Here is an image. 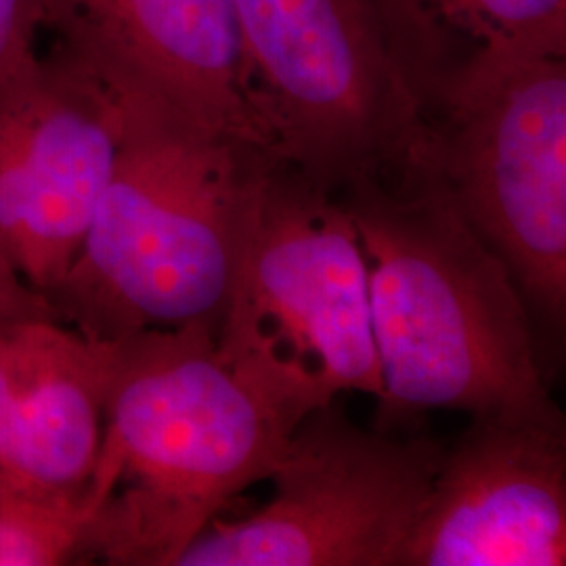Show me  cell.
Returning a JSON list of instances; mask_svg holds the SVG:
<instances>
[{
    "instance_id": "obj_15",
    "label": "cell",
    "mask_w": 566,
    "mask_h": 566,
    "mask_svg": "<svg viewBox=\"0 0 566 566\" xmlns=\"http://www.w3.org/2000/svg\"><path fill=\"white\" fill-rule=\"evenodd\" d=\"M55 317L51 304L0 254V322ZM57 319V317H55Z\"/></svg>"
},
{
    "instance_id": "obj_14",
    "label": "cell",
    "mask_w": 566,
    "mask_h": 566,
    "mask_svg": "<svg viewBox=\"0 0 566 566\" xmlns=\"http://www.w3.org/2000/svg\"><path fill=\"white\" fill-rule=\"evenodd\" d=\"M42 0H0V76L36 51Z\"/></svg>"
},
{
    "instance_id": "obj_3",
    "label": "cell",
    "mask_w": 566,
    "mask_h": 566,
    "mask_svg": "<svg viewBox=\"0 0 566 566\" xmlns=\"http://www.w3.org/2000/svg\"><path fill=\"white\" fill-rule=\"evenodd\" d=\"M214 325L114 340L86 560L177 566L206 526L266 481L292 430L221 359Z\"/></svg>"
},
{
    "instance_id": "obj_6",
    "label": "cell",
    "mask_w": 566,
    "mask_h": 566,
    "mask_svg": "<svg viewBox=\"0 0 566 566\" xmlns=\"http://www.w3.org/2000/svg\"><path fill=\"white\" fill-rule=\"evenodd\" d=\"M403 170L434 182L504 259L533 324L565 327L566 55L465 53Z\"/></svg>"
},
{
    "instance_id": "obj_5",
    "label": "cell",
    "mask_w": 566,
    "mask_h": 566,
    "mask_svg": "<svg viewBox=\"0 0 566 566\" xmlns=\"http://www.w3.org/2000/svg\"><path fill=\"white\" fill-rule=\"evenodd\" d=\"M214 340L292 432L340 392L382 395L355 221L336 193L271 154L243 203Z\"/></svg>"
},
{
    "instance_id": "obj_13",
    "label": "cell",
    "mask_w": 566,
    "mask_h": 566,
    "mask_svg": "<svg viewBox=\"0 0 566 566\" xmlns=\"http://www.w3.org/2000/svg\"><path fill=\"white\" fill-rule=\"evenodd\" d=\"M464 51L566 55V0H426Z\"/></svg>"
},
{
    "instance_id": "obj_10",
    "label": "cell",
    "mask_w": 566,
    "mask_h": 566,
    "mask_svg": "<svg viewBox=\"0 0 566 566\" xmlns=\"http://www.w3.org/2000/svg\"><path fill=\"white\" fill-rule=\"evenodd\" d=\"M42 20L55 46L91 70L273 154L235 0H42Z\"/></svg>"
},
{
    "instance_id": "obj_2",
    "label": "cell",
    "mask_w": 566,
    "mask_h": 566,
    "mask_svg": "<svg viewBox=\"0 0 566 566\" xmlns=\"http://www.w3.org/2000/svg\"><path fill=\"white\" fill-rule=\"evenodd\" d=\"M95 74L118 107V149L81 250L46 296L51 311L103 343L191 324L217 329L243 203L269 151L135 82Z\"/></svg>"
},
{
    "instance_id": "obj_9",
    "label": "cell",
    "mask_w": 566,
    "mask_h": 566,
    "mask_svg": "<svg viewBox=\"0 0 566 566\" xmlns=\"http://www.w3.org/2000/svg\"><path fill=\"white\" fill-rule=\"evenodd\" d=\"M566 565L558 405L470 416L447 447L403 566Z\"/></svg>"
},
{
    "instance_id": "obj_11",
    "label": "cell",
    "mask_w": 566,
    "mask_h": 566,
    "mask_svg": "<svg viewBox=\"0 0 566 566\" xmlns=\"http://www.w3.org/2000/svg\"><path fill=\"white\" fill-rule=\"evenodd\" d=\"M116 344L55 317L0 322V479L81 491L99 453Z\"/></svg>"
},
{
    "instance_id": "obj_4",
    "label": "cell",
    "mask_w": 566,
    "mask_h": 566,
    "mask_svg": "<svg viewBox=\"0 0 566 566\" xmlns=\"http://www.w3.org/2000/svg\"><path fill=\"white\" fill-rule=\"evenodd\" d=\"M271 151L340 193L397 177L464 51L426 0H235Z\"/></svg>"
},
{
    "instance_id": "obj_1",
    "label": "cell",
    "mask_w": 566,
    "mask_h": 566,
    "mask_svg": "<svg viewBox=\"0 0 566 566\" xmlns=\"http://www.w3.org/2000/svg\"><path fill=\"white\" fill-rule=\"evenodd\" d=\"M364 250L382 395L376 430L449 409H546L533 317L504 259L424 175L336 193Z\"/></svg>"
},
{
    "instance_id": "obj_8",
    "label": "cell",
    "mask_w": 566,
    "mask_h": 566,
    "mask_svg": "<svg viewBox=\"0 0 566 566\" xmlns=\"http://www.w3.org/2000/svg\"><path fill=\"white\" fill-rule=\"evenodd\" d=\"M118 149L107 84L61 49L0 76V254L46 298L81 250Z\"/></svg>"
},
{
    "instance_id": "obj_7",
    "label": "cell",
    "mask_w": 566,
    "mask_h": 566,
    "mask_svg": "<svg viewBox=\"0 0 566 566\" xmlns=\"http://www.w3.org/2000/svg\"><path fill=\"white\" fill-rule=\"evenodd\" d=\"M443 453L430 437L359 428L332 401L290 434L271 500L214 518L177 566H403Z\"/></svg>"
},
{
    "instance_id": "obj_12",
    "label": "cell",
    "mask_w": 566,
    "mask_h": 566,
    "mask_svg": "<svg viewBox=\"0 0 566 566\" xmlns=\"http://www.w3.org/2000/svg\"><path fill=\"white\" fill-rule=\"evenodd\" d=\"M93 502L81 491H34L0 479V566L86 560Z\"/></svg>"
}]
</instances>
